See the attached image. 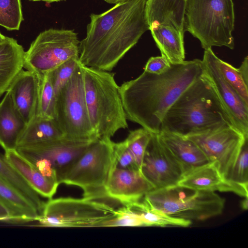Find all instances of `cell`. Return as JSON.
I'll list each match as a JSON object with an SVG mask.
<instances>
[{
    "instance_id": "cell-1",
    "label": "cell",
    "mask_w": 248,
    "mask_h": 248,
    "mask_svg": "<svg viewBox=\"0 0 248 248\" xmlns=\"http://www.w3.org/2000/svg\"><path fill=\"white\" fill-rule=\"evenodd\" d=\"M147 0H127L100 14H92L86 37L80 41L81 64L110 72L149 30Z\"/></svg>"
},
{
    "instance_id": "cell-2",
    "label": "cell",
    "mask_w": 248,
    "mask_h": 248,
    "mask_svg": "<svg viewBox=\"0 0 248 248\" xmlns=\"http://www.w3.org/2000/svg\"><path fill=\"white\" fill-rule=\"evenodd\" d=\"M203 74L202 61L170 63L161 74L145 71L124 82L120 93L127 119L152 133L160 131L165 114L183 92Z\"/></svg>"
},
{
    "instance_id": "cell-3",
    "label": "cell",
    "mask_w": 248,
    "mask_h": 248,
    "mask_svg": "<svg viewBox=\"0 0 248 248\" xmlns=\"http://www.w3.org/2000/svg\"><path fill=\"white\" fill-rule=\"evenodd\" d=\"M226 126H234L215 91L202 75L169 108L160 131L187 137Z\"/></svg>"
},
{
    "instance_id": "cell-4",
    "label": "cell",
    "mask_w": 248,
    "mask_h": 248,
    "mask_svg": "<svg viewBox=\"0 0 248 248\" xmlns=\"http://www.w3.org/2000/svg\"><path fill=\"white\" fill-rule=\"evenodd\" d=\"M86 104L90 121L98 139L111 140L128 127L119 86L114 74L82 64Z\"/></svg>"
},
{
    "instance_id": "cell-5",
    "label": "cell",
    "mask_w": 248,
    "mask_h": 248,
    "mask_svg": "<svg viewBox=\"0 0 248 248\" xmlns=\"http://www.w3.org/2000/svg\"><path fill=\"white\" fill-rule=\"evenodd\" d=\"M234 21L232 0H186L185 31L204 50L222 46L233 49Z\"/></svg>"
},
{
    "instance_id": "cell-6",
    "label": "cell",
    "mask_w": 248,
    "mask_h": 248,
    "mask_svg": "<svg viewBox=\"0 0 248 248\" xmlns=\"http://www.w3.org/2000/svg\"><path fill=\"white\" fill-rule=\"evenodd\" d=\"M142 200L152 209L190 221L203 220L220 215L225 202L215 192L194 190L178 185L153 189Z\"/></svg>"
},
{
    "instance_id": "cell-7",
    "label": "cell",
    "mask_w": 248,
    "mask_h": 248,
    "mask_svg": "<svg viewBox=\"0 0 248 248\" xmlns=\"http://www.w3.org/2000/svg\"><path fill=\"white\" fill-rule=\"evenodd\" d=\"M113 142L102 139L92 142L62 174L60 184L80 187L84 197L105 196V186L115 168Z\"/></svg>"
},
{
    "instance_id": "cell-8",
    "label": "cell",
    "mask_w": 248,
    "mask_h": 248,
    "mask_svg": "<svg viewBox=\"0 0 248 248\" xmlns=\"http://www.w3.org/2000/svg\"><path fill=\"white\" fill-rule=\"evenodd\" d=\"M110 201L83 197L59 198L45 202L37 221L40 226L51 227H101L115 217L119 207Z\"/></svg>"
},
{
    "instance_id": "cell-9",
    "label": "cell",
    "mask_w": 248,
    "mask_h": 248,
    "mask_svg": "<svg viewBox=\"0 0 248 248\" xmlns=\"http://www.w3.org/2000/svg\"><path fill=\"white\" fill-rule=\"evenodd\" d=\"M54 120L65 138L81 141L98 139L88 115L80 62L71 78L56 95Z\"/></svg>"
},
{
    "instance_id": "cell-10",
    "label": "cell",
    "mask_w": 248,
    "mask_h": 248,
    "mask_svg": "<svg viewBox=\"0 0 248 248\" xmlns=\"http://www.w3.org/2000/svg\"><path fill=\"white\" fill-rule=\"evenodd\" d=\"M79 43L74 30H46L25 51L24 67L38 75L46 74L68 60L79 57Z\"/></svg>"
},
{
    "instance_id": "cell-11",
    "label": "cell",
    "mask_w": 248,
    "mask_h": 248,
    "mask_svg": "<svg viewBox=\"0 0 248 248\" xmlns=\"http://www.w3.org/2000/svg\"><path fill=\"white\" fill-rule=\"evenodd\" d=\"M94 141L77 140L62 137L19 146L16 150L43 174L60 184L62 174Z\"/></svg>"
},
{
    "instance_id": "cell-12",
    "label": "cell",
    "mask_w": 248,
    "mask_h": 248,
    "mask_svg": "<svg viewBox=\"0 0 248 248\" xmlns=\"http://www.w3.org/2000/svg\"><path fill=\"white\" fill-rule=\"evenodd\" d=\"M186 138L194 142L210 162H214L224 178L230 181L233 167L248 136L233 126H226Z\"/></svg>"
},
{
    "instance_id": "cell-13",
    "label": "cell",
    "mask_w": 248,
    "mask_h": 248,
    "mask_svg": "<svg viewBox=\"0 0 248 248\" xmlns=\"http://www.w3.org/2000/svg\"><path fill=\"white\" fill-rule=\"evenodd\" d=\"M141 172L154 189L177 185L183 170L158 134L152 133L143 157Z\"/></svg>"
},
{
    "instance_id": "cell-14",
    "label": "cell",
    "mask_w": 248,
    "mask_h": 248,
    "mask_svg": "<svg viewBox=\"0 0 248 248\" xmlns=\"http://www.w3.org/2000/svg\"><path fill=\"white\" fill-rule=\"evenodd\" d=\"M218 59L212 48L205 49L202 60V75L215 91L234 126L248 136V104L223 78Z\"/></svg>"
},
{
    "instance_id": "cell-15",
    "label": "cell",
    "mask_w": 248,
    "mask_h": 248,
    "mask_svg": "<svg viewBox=\"0 0 248 248\" xmlns=\"http://www.w3.org/2000/svg\"><path fill=\"white\" fill-rule=\"evenodd\" d=\"M153 189L140 170L115 168L105 186V193L123 205L141 200Z\"/></svg>"
},
{
    "instance_id": "cell-16",
    "label": "cell",
    "mask_w": 248,
    "mask_h": 248,
    "mask_svg": "<svg viewBox=\"0 0 248 248\" xmlns=\"http://www.w3.org/2000/svg\"><path fill=\"white\" fill-rule=\"evenodd\" d=\"M177 185L194 190L231 192L245 198L248 197V186L225 179L214 162L186 173Z\"/></svg>"
},
{
    "instance_id": "cell-17",
    "label": "cell",
    "mask_w": 248,
    "mask_h": 248,
    "mask_svg": "<svg viewBox=\"0 0 248 248\" xmlns=\"http://www.w3.org/2000/svg\"><path fill=\"white\" fill-rule=\"evenodd\" d=\"M39 82V75L22 69L7 90L15 107L26 124L36 114Z\"/></svg>"
},
{
    "instance_id": "cell-18",
    "label": "cell",
    "mask_w": 248,
    "mask_h": 248,
    "mask_svg": "<svg viewBox=\"0 0 248 248\" xmlns=\"http://www.w3.org/2000/svg\"><path fill=\"white\" fill-rule=\"evenodd\" d=\"M158 134L181 167L184 175L211 162L201 149L188 138L165 131H160Z\"/></svg>"
},
{
    "instance_id": "cell-19",
    "label": "cell",
    "mask_w": 248,
    "mask_h": 248,
    "mask_svg": "<svg viewBox=\"0 0 248 248\" xmlns=\"http://www.w3.org/2000/svg\"><path fill=\"white\" fill-rule=\"evenodd\" d=\"M186 0H147L145 15L149 29L158 25L184 32Z\"/></svg>"
},
{
    "instance_id": "cell-20",
    "label": "cell",
    "mask_w": 248,
    "mask_h": 248,
    "mask_svg": "<svg viewBox=\"0 0 248 248\" xmlns=\"http://www.w3.org/2000/svg\"><path fill=\"white\" fill-rule=\"evenodd\" d=\"M6 160L41 196L51 199L59 183L43 174L16 150L5 151Z\"/></svg>"
},
{
    "instance_id": "cell-21",
    "label": "cell",
    "mask_w": 248,
    "mask_h": 248,
    "mask_svg": "<svg viewBox=\"0 0 248 248\" xmlns=\"http://www.w3.org/2000/svg\"><path fill=\"white\" fill-rule=\"evenodd\" d=\"M26 124L7 91L0 102V145L5 151L16 149Z\"/></svg>"
},
{
    "instance_id": "cell-22",
    "label": "cell",
    "mask_w": 248,
    "mask_h": 248,
    "mask_svg": "<svg viewBox=\"0 0 248 248\" xmlns=\"http://www.w3.org/2000/svg\"><path fill=\"white\" fill-rule=\"evenodd\" d=\"M25 51L17 41L6 37L0 43V97L23 69Z\"/></svg>"
},
{
    "instance_id": "cell-23",
    "label": "cell",
    "mask_w": 248,
    "mask_h": 248,
    "mask_svg": "<svg viewBox=\"0 0 248 248\" xmlns=\"http://www.w3.org/2000/svg\"><path fill=\"white\" fill-rule=\"evenodd\" d=\"M149 30L161 55L170 63H178L185 61L184 32L165 25L153 26Z\"/></svg>"
},
{
    "instance_id": "cell-24",
    "label": "cell",
    "mask_w": 248,
    "mask_h": 248,
    "mask_svg": "<svg viewBox=\"0 0 248 248\" xmlns=\"http://www.w3.org/2000/svg\"><path fill=\"white\" fill-rule=\"evenodd\" d=\"M0 203L9 212L11 223L37 221L40 216L30 202L0 178Z\"/></svg>"
},
{
    "instance_id": "cell-25",
    "label": "cell",
    "mask_w": 248,
    "mask_h": 248,
    "mask_svg": "<svg viewBox=\"0 0 248 248\" xmlns=\"http://www.w3.org/2000/svg\"><path fill=\"white\" fill-rule=\"evenodd\" d=\"M62 137H63L62 133L54 119L35 115L27 123L17 147Z\"/></svg>"
},
{
    "instance_id": "cell-26",
    "label": "cell",
    "mask_w": 248,
    "mask_h": 248,
    "mask_svg": "<svg viewBox=\"0 0 248 248\" xmlns=\"http://www.w3.org/2000/svg\"><path fill=\"white\" fill-rule=\"evenodd\" d=\"M129 212L140 218L145 226L187 227L191 221L169 216L159 211L150 208L142 198L137 202L123 205Z\"/></svg>"
},
{
    "instance_id": "cell-27",
    "label": "cell",
    "mask_w": 248,
    "mask_h": 248,
    "mask_svg": "<svg viewBox=\"0 0 248 248\" xmlns=\"http://www.w3.org/2000/svg\"><path fill=\"white\" fill-rule=\"evenodd\" d=\"M0 178L15 189L37 210L40 215L45 202L16 169L0 155Z\"/></svg>"
},
{
    "instance_id": "cell-28",
    "label": "cell",
    "mask_w": 248,
    "mask_h": 248,
    "mask_svg": "<svg viewBox=\"0 0 248 248\" xmlns=\"http://www.w3.org/2000/svg\"><path fill=\"white\" fill-rule=\"evenodd\" d=\"M36 115L49 119H54L56 96L51 83L49 74L39 75Z\"/></svg>"
},
{
    "instance_id": "cell-29",
    "label": "cell",
    "mask_w": 248,
    "mask_h": 248,
    "mask_svg": "<svg viewBox=\"0 0 248 248\" xmlns=\"http://www.w3.org/2000/svg\"><path fill=\"white\" fill-rule=\"evenodd\" d=\"M218 63L225 80L248 104V78L245 77L239 68H235L219 58Z\"/></svg>"
},
{
    "instance_id": "cell-30",
    "label": "cell",
    "mask_w": 248,
    "mask_h": 248,
    "mask_svg": "<svg viewBox=\"0 0 248 248\" xmlns=\"http://www.w3.org/2000/svg\"><path fill=\"white\" fill-rule=\"evenodd\" d=\"M20 0H0V26L18 30L23 20Z\"/></svg>"
},
{
    "instance_id": "cell-31",
    "label": "cell",
    "mask_w": 248,
    "mask_h": 248,
    "mask_svg": "<svg viewBox=\"0 0 248 248\" xmlns=\"http://www.w3.org/2000/svg\"><path fill=\"white\" fill-rule=\"evenodd\" d=\"M152 135V133L142 127L130 131L127 138L124 140L140 170L145 152Z\"/></svg>"
},
{
    "instance_id": "cell-32",
    "label": "cell",
    "mask_w": 248,
    "mask_h": 248,
    "mask_svg": "<svg viewBox=\"0 0 248 248\" xmlns=\"http://www.w3.org/2000/svg\"><path fill=\"white\" fill-rule=\"evenodd\" d=\"M79 62V57H74L48 73L56 96L71 78Z\"/></svg>"
},
{
    "instance_id": "cell-33",
    "label": "cell",
    "mask_w": 248,
    "mask_h": 248,
    "mask_svg": "<svg viewBox=\"0 0 248 248\" xmlns=\"http://www.w3.org/2000/svg\"><path fill=\"white\" fill-rule=\"evenodd\" d=\"M248 138L246 139L232 170L229 180L248 186Z\"/></svg>"
},
{
    "instance_id": "cell-34",
    "label": "cell",
    "mask_w": 248,
    "mask_h": 248,
    "mask_svg": "<svg viewBox=\"0 0 248 248\" xmlns=\"http://www.w3.org/2000/svg\"><path fill=\"white\" fill-rule=\"evenodd\" d=\"M113 149L115 168L140 171L124 140L117 143L113 142Z\"/></svg>"
},
{
    "instance_id": "cell-35",
    "label": "cell",
    "mask_w": 248,
    "mask_h": 248,
    "mask_svg": "<svg viewBox=\"0 0 248 248\" xmlns=\"http://www.w3.org/2000/svg\"><path fill=\"white\" fill-rule=\"evenodd\" d=\"M170 63L164 56L151 57L149 59L144 68V71L159 74L166 71L170 66Z\"/></svg>"
},
{
    "instance_id": "cell-36",
    "label": "cell",
    "mask_w": 248,
    "mask_h": 248,
    "mask_svg": "<svg viewBox=\"0 0 248 248\" xmlns=\"http://www.w3.org/2000/svg\"><path fill=\"white\" fill-rule=\"evenodd\" d=\"M10 215L8 211L0 203V221L10 222Z\"/></svg>"
},
{
    "instance_id": "cell-37",
    "label": "cell",
    "mask_w": 248,
    "mask_h": 248,
    "mask_svg": "<svg viewBox=\"0 0 248 248\" xmlns=\"http://www.w3.org/2000/svg\"><path fill=\"white\" fill-rule=\"evenodd\" d=\"M248 198H245V199L243 200L241 203V206L242 208L244 210H247L248 209Z\"/></svg>"
},
{
    "instance_id": "cell-38",
    "label": "cell",
    "mask_w": 248,
    "mask_h": 248,
    "mask_svg": "<svg viewBox=\"0 0 248 248\" xmlns=\"http://www.w3.org/2000/svg\"><path fill=\"white\" fill-rule=\"evenodd\" d=\"M106 2L110 4H117L127 0H104Z\"/></svg>"
},
{
    "instance_id": "cell-39",
    "label": "cell",
    "mask_w": 248,
    "mask_h": 248,
    "mask_svg": "<svg viewBox=\"0 0 248 248\" xmlns=\"http://www.w3.org/2000/svg\"><path fill=\"white\" fill-rule=\"evenodd\" d=\"M30 0L34 1H43L47 2V3H51V2H59V1H63V0Z\"/></svg>"
},
{
    "instance_id": "cell-40",
    "label": "cell",
    "mask_w": 248,
    "mask_h": 248,
    "mask_svg": "<svg viewBox=\"0 0 248 248\" xmlns=\"http://www.w3.org/2000/svg\"><path fill=\"white\" fill-rule=\"evenodd\" d=\"M6 36H4L0 32V43L3 42L5 39Z\"/></svg>"
}]
</instances>
